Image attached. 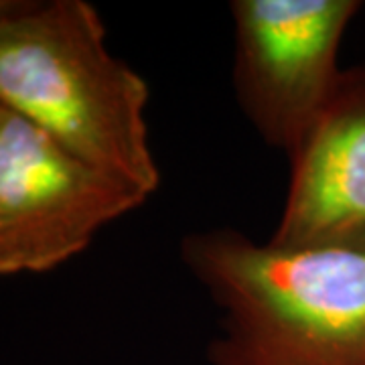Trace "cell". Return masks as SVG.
<instances>
[{"label": "cell", "instance_id": "obj_2", "mask_svg": "<svg viewBox=\"0 0 365 365\" xmlns=\"http://www.w3.org/2000/svg\"><path fill=\"white\" fill-rule=\"evenodd\" d=\"M106 41L86 0H21L0 19V104L150 197L160 185L146 122L150 90Z\"/></svg>", "mask_w": 365, "mask_h": 365}, {"label": "cell", "instance_id": "obj_4", "mask_svg": "<svg viewBox=\"0 0 365 365\" xmlns=\"http://www.w3.org/2000/svg\"><path fill=\"white\" fill-rule=\"evenodd\" d=\"M357 0H234V88L262 140L290 155L339 81Z\"/></svg>", "mask_w": 365, "mask_h": 365}, {"label": "cell", "instance_id": "obj_5", "mask_svg": "<svg viewBox=\"0 0 365 365\" xmlns=\"http://www.w3.org/2000/svg\"><path fill=\"white\" fill-rule=\"evenodd\" d=\"M288 158L287 199L268 242L365 254V66L341 71Z\"/></svg>", "mask_w": 365, "mask_h": 365}, {"label": "cell", "instance_id": "obj_1", "mask_svg": "<svg viewBox=\"0 0 365 365\" xmlns=\"http://www.w3.org/2000/svg\"><path fill=\"white\" fill-rule=\"evenodd\" d=\"M181 260L220 309L209 365H365V254L217 227L185 235Z\"/></svg>", "mask_w": 365, "mask_h": 365}, {"label": "cell", "instance_id": "obj_6", "mask_svg": "<svg viewBox=\"0 0 365 365\" xmlns=\"http://www.w3.org/2000/svg\"><path fill=\"white\" fill-rule=\"evenodd\" d=\"M19 4H21V0H0V19L6 16L9 13H13Z\"/></svg>", "mask_w": 365, "mask_h": 365}, {"label": "cell", "instance_id": "obj_3", "mask_svg": "<svg viewBox=\"0 0 365 365\" xmlns=\"http://www.w3.org/2000/svg\"><path fill=\"white\" fill-rule=\"evenodd\" d=\"M146 201L0 104V276L59 268Z\"/></svg>", "mask_w": 365, "mask_h": 365}]
</instances>
